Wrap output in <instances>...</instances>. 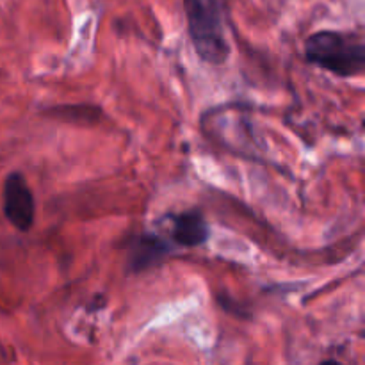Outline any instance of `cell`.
<instances>
[{
  "instance_id": "1",
  "label": "cell",
  "mask_w": 365,
  "mask_h": 365,
  "mask_svg": "<svg viewBox=\"0 0 365 365\" xmlns=\"http://www.w3.org/2000/svg\"><path fill=\"white\" fill-rule=\"evenodd\" d=\"M309 63L342 78L359 77L365 68V45L360 36L342 31L314 32L305 41Z\"/></svg>"
},
{
  "instance_id": "3",
  "label": "cell",
  "mask_w": 365,
  "mask_h": 365,
  "mask_svg": "<svg viewBox=\"0 0 365 365\" xmlns=\"http://www.w3.org/2000/svg\"><path fill=\"white\" fill-rule=\"evenodd\" d=\"M4 216L16 230L29 232L34 227L36 202L27 180L20 171H13L4 180Z\"/></svg>"
},
{
  "instance_id": "5",
  "label": "cell",
  "mask_w": 365,
  "mask_h": 365,
  "mask_svg": "<svg viewBox=\"0 0 365 365\" xmlns=\"http://www.w3.org/2000/svg\"><path fill=\"white\" fill-rule=\"evenodd\" d=\"M170 252V245L159 235L143 234L134 239L130 248V267L135 273L148 269V267L159 264Z\"/></svg>"
},
{
  "instance_id": "2",
  "label": "cell",
  "mask_w": 365,
  "mask_h": 365,
  "mask_svg": "<svg viewBox=\"0 0 365 365\" xmlns=\"http://www.w3.org/2000/svg\"><path fill=\"white\" fill-rule=\"evenodd\" d=\"M184 9L189 36L200 59L223 66L232 50L225 34L221 0H184Z\"/></svg>"
},
{
  "instance_id": "4",
  "label": "cell",
  "mask_w": 365,
  "mask_h": 365,
  "mask_svg": "<svg viewBox=\"0 0 365 365\" xmlns=\"http://www.w3.org/2000/svg\"><path fill=\"white\" fill-rule=\"evenodd\" d=\"M170 221L171 239L182 248H196L209 239V223L200 210H185L166 216Z\"/></svg>"
}]
</instances>
